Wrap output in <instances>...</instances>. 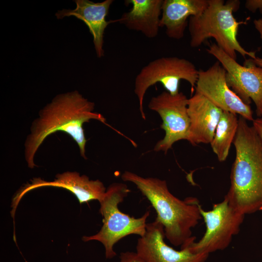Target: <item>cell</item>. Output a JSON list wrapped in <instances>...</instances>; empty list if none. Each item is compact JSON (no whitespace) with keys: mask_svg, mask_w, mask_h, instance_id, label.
<instances>
[{"mask_svg":"<svg viewBox=\"0 0 262 262\" xmlns=\"http://www.w3.org/2000/svg\"><path fill=\"white\" fill-rule=\"evenodd\" d=\"M95 104L85 98L78 91L56 96L40 110L33 122L30 132L24 144V157L28 166L33 168L34 156L46 138L50 134L63 131L77 144L80 155L85 159L86 139L83 124L91 119L100 121L121 134L106 123V118L94 112Z\"/></svg>","mask_w":262,"mask_h":262,"instance_id":"obj_1","label":"cell"},{"mask_svg":"<svg viewBox=\"0 0 262 262\" xmlns=\"http://www.w3.org/2000/svg\"><path fill=\"white\" fill-rule=\"evenodd\" d=\"M233 144L235 158L224 197L236 212L245 215L262 205V145L253 127L241 116Z\"/></svg>","mask_w":262,"mask_h":262,"instance_id":"obj_2","label":"cell"},{"mask_svg":"<svg viewBox=\"0 0 262 262\" xmlns=\"http://www.w3.org/2000/svg\"><path fill=\"white\" fill-rule=\"evenodd\" d=\"M121 179L134 184L149 201L157 213L155 219L163 226L164 236L171 244L181 247L195 241L192 229L202 218L196 198L180 199L169 191L166 180L157 178L125 171Z\"/></svg>","mask_w":262,"mask_h":262,"instance_id":"obj_3","label":"cell"},{"mask_svg":"<svg viewBox=\"0 0 262 262\" xmlns=\"http://www.w3.org/2000/svg\"><path fill=\"white\" fill-rule=\"evenodd\" d=\"M239 5L238 0H208V5L202 14L189 19L190 46L198 47L207 39L213 38L216 45L233 59L236 60L237 52L244 58L248 56L255 59V52L246 50L237 39L239 26L247 21H238L233 16Z\"/></svg>","mask_w":262,"mask_h":262,"instance_id":"obj_4","label":"cell"},{"mask_svg":"<svg viewBox=\"0 0 262 262\" xmlns=\"http://www.w3.org/2000/svg\"><path fill=\"white\" fill-rule=\"evenodd\" d=\"M130 192L125 183L111 184L99 202V212L103 217L101 229L94 235L82 237L84 242L96 240L101 243L105 247L107 259H112L116 255L114 246L121 239L131 234L142 237L145 234L149 211L146 212L141 217L135 218L122 212L118 208L119 204Z\"/></svg>","mask_w":262,"mask_h":262,"instance_id":"obj_5","label":"cell"},{"mask_svg":"<svg viewBox=\"0 0 262 262\" xmlns=\"http://www.w3.org/2000/svg\"><path fill=\"white\" fill-rule=\"evenodd\" d=\"M198 71L188 60L175 56L162 57L149 63L136 76L134 92L138 98L139 109L146 119L143 102L147 90L157 82L161 83L166 91L172 95L178 94L179 83L183 80L188 82L193 91L198 79Z\"/></svg>","mask_w":262,"mask_h":262,"instance_id":"obj_6","label":"cell"},{"mask_svg":"<svg viewBox=\"0 0 262 262\" xmlns=\"http://www.w3.org/2000/svg\"><path fill=\"white\" fill-rule=\"evenodd\" d=\"M199 209L206 231L197 242L194 241L181 247L188 246L194 253L209 254L225 249L239 231L245 215L236 212L225 197L222 202L213 204L211 210H204L200 204Z\"/></svg>","mask_w":262,"mask_h":262,"instance_id":"obj_7","label":"cell"},{"mask_svg":"<svg viewBox=\"0 0 262 262\" xmlns=\"http://www.w3.org/2000/svg\"><path fill=\"white\" fill-rule=\"evenodd\" d=\"M208 53L215 57L226 71V81L229 87L246 104L251 100L256 106L258 116H262V67L249 60L242 66L226 54L216 43L207 49Z\"/></svg>","mask_w":262,"mask_h":262,"instance_id":"obj_8","label":"cell"},{"mask_svg":"<svg viewBox=\"0 0 262 262\" xmlns=\"http://www.w3.org/2000/svg\"><path fill=\"white\" fill-rule=\"evenodd\" d=\"M188 103V98L181 92L172 95L164 91L151 98L148 107L159 115L162 120L161 128L165 132L164 137L155 145L154 151L166 153L175 143L187 140L190 126Z\"/></svg>","mask_w":262,"mask_h":262,"instance_id":"obj_9","label":"cell"},{"mask_svg":"<svg viewBox=\"0 0 262 262\" xmlns=\"http://www.w3.org/2000/svg\"><path fill=\"white\" fill-rule=\"evenodd\" d=\"M195 92L224 111L239 115L246 120L254 119L250 105L228 85L226 71L218 61L207 70L198 71Z\"/></svg>","mask_w":262,"mask_h":262,"instance_id":"obj_10","label":"cell"},{"mask_svg":"<svg viewBox=\"0 0 262 262\" xmlns=\"http://www.w3.org/2000/svg\"><path fill=\"white\" fill-rule=\"evenodd\" d=\"M164 227L157 220L147 224L145 235L137 242L136 253L144 262H206L209 254L194 253L188 246L177 250L164 240Z\"/></svg>","mask_w":262,"mask_h":262,"instance_id":"obj_11","label":"cell"},{"mask_svg":"<svg viewBox=\"0 0 262 262\" xmlns=\"http://www.w3.org/2000/svg\"><path fill=\"white\" fill-rule=\"evenodd\" d=\"M47 186L62 188L69 191L81 204L92 200L99 202L106 191L103 183L99 180H90L87 176H81L77 172L67 171L58 174L53 181H46L40 178H33L31 183L21 187L14 196L11 206L12 216L14 217L17 206L25 194L32 190Z\"/></svg>","mask_w":262,"mask_h":262,"instance_id":"obj_12","label":"cell"},{"mask_svg":"<svg viewBox=\"0 0 262 262\" xmlns=\"http://www.w3.org/2000/svg\"><path fill=\"white\" fill-rule=\"evenodd\" d=\"M223 111L195 92L188 99L190 126L187 140L193 146L210 144Z\"/></svg>","mask_w":262,"mask_h":262,"instance_id":"obj_13","label":"cell"},{"mask_svg":"<svg viewBox=\"0 0 262 262\" xmlns=\"http://www.w3.org/2000/svg\"><path fill=\"white\" fill-rule=\"evenodd\" d=\"M76 8L74 10L63 9L55 14L58 19L65 16H75L82 20L88 27L93 37L96 52L98 57L104 56L103 36L104 31L109 23L115 20L107 21L106 17L113 0L94 2L89 0H75Z\"/></svg>","mask_w":262,"mask_h":262,"instance_id":"obj_14","label":"cell"},{"mask_svg":"<svg viewBox=\"0 0 262 262\" xmlns=\"http://www.w3.org/2000/svg\"><path fill=\"white\" fill-rule=\"evenodd\" d=\"M208 5V0H163L160 27H164L170 38H183L189 18L200 15Z\"/></svg>","mask_w":262,"mask_h":262,"instance_id":"obj_15","label":"cell"},{"mask_svg":"<svg viewBox=\"0 0 262 262\" xmlns=\"http://www.w3.org/2000/svg\"><path fill=\"white\" fill-rule=\"evenodd\" d=\"M131 4L129 12L123 13L115 22H118L131 30L141 32L149 38L159 33L163 0H127Z\"/></svg>","mask_w":262,"mask_h":262,"instance_id":"obj_16","label":"cell"},{"mask_svg":"<svg viewBox=\"0 0 262 262\" xmlns=\"http://www.w3.org/2000/svg\"><path fill=\"white\" fill-rule=\"evenodd\" d=\"M238 119L237 115L223 111L210 143L220 162H224L228 156L237 131Z\"/></svg>","mask_w":262,"mask_h":262,"instance_id":"obj_17","label":"cell"},{"mask_svg":"<svg viewBox=\"0 0 262 262\" xmlns=\"http://www.w3.org/2000/svg\"><path fill=\"white\" fill-rule=\"evenodd\" d=\"M120 262H144L136 252L126 251L121 252Z\"/></svg>","mask_w":262,"mask_h":262,"instance_id":"obj_18","label":"cell"},{"mask_svg":"<svg viewBox=\"0 0 262 262\" xmlns=\"http://www.w3.org/2000/svg\"><path fill=\"white\" fill-rule=\"evenodd\" d=\"M255 29L259 32L262 41V19H255L253 21ZM250 61L257 66L262 67V58L256 57L255 59H249Z\"/></svg>","mask_w":262,"mask_h":262,"instance_id":"obj_19","label":"cell"},{"mask_svg":"<svg viewBox=\"0 0 262 262\" xmlns=\"http://www.w3.org/2000/svg\"><path fill=\"white\" fill-rule=\"evenodd\" d=\"M245 6L251 12H255L259 10L262 14V0H247L246 2Z\"/></svg>","mask_w":262,"mask_h":262,"instance_id":"obj_20","label":"cell"},{"mask_svg":"<svg viewBox=\"0 0 262 262\" xmlns=\"http://www.w3.org/2000/svg\"><path fill=\"white\" fill-rule=\"evenodd\" d=\"M252 126L257 133L262 145V118L254 119Z\"/></svg>","mask_w":262,"mask_h":262,"instance_id":"obj_21","label":"cell"},{"mask_svg":"<svg viewBox=\"0 0 262 262\" xmlns=\"http://www.w3.org/2000/svg\"><path fill=\"white\" fill-rule=\"evenodd\" d=\"M259 210H262V205L261 207L260 208Z\"/></svg>","mask_w":262,"mask_h":262,"instance_id":"obj_22","label":"cell"}]
</instances>
